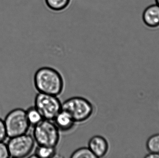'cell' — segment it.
I'll return each instance as SVG.
<instances>
[{
    "instance_id": "6da1fadb",
    "label": "cell",
    "mask_w": 159,
    "mask_h": 158,
    "mask_svg": "<svg viewBox=\"0 0 159 158\" xmlns=\"http://www.w3.org/2000/svg\"><path fill=\"white\" fill-rule=\"evenodd\" d=\"M34 83L38 92L57 96L61 93L64 88L61 74L50 67H43L37 70L34 75Z\"/></svg>"
},
{
    "instance_id": "7a4b0ae2",
    "label": "cell",
    "mask_w": 159,
    "mask_h": 158,
    "mask_svg": "<svg viewBox=\"0 0 159 158\" xmlns=\"http://www.w3.org/2000/svg\"><path fill=\"white\" fill-rule=\"evenodd\" d=\"M60 136V130L53 121L43 119L34 126L33 137L38 146L56 147Z\"/></svg>"
},
{
    "instance_id": "3957f363",
    "label": "cell",
    "mask_w": 159,
    "mask_h": 158,
    "mask_svg": "<svg viewBox=\"0 0 159 158\" xmlns=\"http://www.w3.org/2000/svg\"><path fill=\"white\" fill-rule=\"evenodd\" d=\"M62 110L68 112L76 123L88 120L94 109L92 104L88 99L81 96H73L62 103Z\"/></svg>"
},
{
    "instance_id": "277c9868",
    "label": "cell",
    "mask_w": 159,
    "mask_h": 158,
    "mask_svg": "<svg viewBox=\"0 0 159 158\" xmlns=\"http://www.w3.org/2000/svg\"><path fill=\"white\" fill-rule=\"evenodd\" d=\"M5 126L7 137L9 138L25 134L30 125L26 115V111L21 108L13 109L5 118Z\"/></svg>"
},
{
    "instance_id": "5b68a950",
    "label": "cell",
    "mask_w": 159,
    "mask_h": 158,
    "mask_svg": "<svg viewBox=\"0 0 159 158\" xmlns=\"http://www.w3.org/2000/svg\"><path fill=\"white\" fill-rule=\"evenodd\" d=\"M34 107L43 119L53 121L62 110V103L57 96L38 92L34 99Z\"/></svg>"
},
{
    "instance_id": "8992f818",
    "label": "cell",
    "mask_w": 159,
    "mask_h": 158,
    "mask_svg": "<svg viewBox=\"0 0 159 158\" xmlns=\"http://www.w3.org/2000/svg\"><path fill=\"white\" fill-rule=\"evenodd\" d=\"M10 138L7 144L10 157H26L33 150L35 143L32 135L25 134Z\"/></svg>"
},
{
    "instance_id": "52a82bcc",
    "label": "cell",
    "mask_w": 159,
    "mask_h": 158,
    "mask_svg": "<svg viewBox=\"0 0 159 158\" xmlns=\"http://www.w3.org/2000/svg\"><path fill=\"white\" fill-rule=\"evenodd\" d=\"M88 147L95 157L102 158L107 154L109 145L104 137L101 135H94L89 140Z\"/></svg>"
},
{
    "instance_id": "ba28073f",
    "label": "cell",
    "mask_w": 159,
    "mask_h": 158,
    "mask_svg": "<svg viewBox=\"0 0 159 158\" xmlns=\"http://www.w3.org/2000/svg\"><path fill=\"white\" fill-rule=\"evenodd\" d=\"M54 123L60 131L67 132L74 127L75 122L66 111L61 110L54 119Z\"/></svg>"
},
{
    "instance_id": "9c48e42d",
    "label": "cell",
    "mask_w": 159,
    "mask_h": 158,
    "mask_svg": "<svg viewBox=\"0 0 159 158\" xmlns=\"http://www.w3.org/2000/svg\"><path fill=\"white\" fill-rule=\"evenodd\" d=\"M143 19L145 24L152 28L159 25V6L154 5L148 6L144 12Z\"/></svg>"
},
{
    "instance_id": "30bf717a",
    "label": "cell",
    "mask_w": 159,
    "mask_h": 158,
    "mask_svg": "<svg viewBox=\"0 0 159 158\" xmlns=\"http://www.w3.org/2000/svg\"><path fill=\"white\" fill-rule=\"evenodd\" d=\"M57 154L56 147L38 146L35 150L34 156L39 158L54 157Z\"/></svg>"
},
{
    "instance_id": "8fae6325",
    "label": "cell",
    "mask_w": 159,
    "mask_h": 158,
    "mask_svg": "<svg viewBox=\"0 0 159 158\" xmlns=\"http://www.w3.org/2000/svg\"><path fill=\"white\" fill-rule=\"evenodd\" d=\"M27 119L30 126H34L40 122L43 118L34 107H31L26 111Z\"/></svg>"
},
{
    "instance_id": "7c38bea8",
    "label": "cell",
    "mask_w": 159,
    "mask_h": 158,
    "mask_svg": "<svg viewBox=\"0 0 159 158\" xmlns=\"http://www.w3.org/2000/svg\"><path fill=\"white\" fill-rule=\"evenodd\" d=\"M146 146L150 153L159 154V134L149 137L147 142Z\"/></svg>"
},
{
    "instance_id": "4fadbf2b",
    "label": "cell",
    "mask_w": 159,
    "mask_h": 158,
    "mask_svg": "<svg viewBox=\"0 0 159 158\" xmlns=\"http://www.w3.org/2000/svg\"><path fill=\"white\" fill-rule=\"evenodd\" d=\"M70 0H46L48 6L52 10L59 11L67 7Z\"/></svg>"
},
{
    "instance_id": "5bb4252c",
    "label": "cell",
    "mask_w": 159,
    "mask_h": 158,
    "mask_svg": "<svg viewBox=\"0 0 159 158\" xmlns=\"http://www.w3.org/2000/svg\"><path fill=\"white\" fill-rule=\"evenodd\" d=\"M70 157L72 158H95L88 147H81L74 151Z\"/></svg>"
},
{
    "instance_id": "9a60e30c",
    "label": "cell",
    "mask_w": 159,
    "mask_h": 158,
    "mask_svg": "<svg viewBox=\"0 0 159 158\" xmlns=\"http://www.w3.org/2000/svg\"><path fill=\"white\" fill-rule=\"evenodd\" d=\"M10 157L7 145L2 142H0V158Z\"/></svg>"
},
{
    "instance_id": "2e32d148",
    "label": "cell",
    "mask_w": 159,
    "mask_h": 158,
    "mask_svg": "<svg viewBox=\"0 0 159 158\" xmlns=\"http://www.w3.org/2000/svg\"><path fill=\"white\" fill-rule=\"evenodd\" d=\"M7 137L4 122L0 118V142H3Z\"/></svg>"
},
{
    "instance_id": "e0dca14e",
    "label": "cell",
    "mask_w": 159,
    "mask_h": 158,
    "mask_svg": "<svg viewBox=\"0 0 159 158\" xmlns=\"http://www.w3.org/2000/svg\"><path fill=\"white\" fill-rule=\"evenodd\" d=\"M145 157L146 158H159V154L150 153L146 155Z\"/></svg>"
},
{
    "instance_id": "ac0fdd59",
    "label": "cell",
    "mask_w": 159,
    "mask_h": 158,
    "mask_svg": "<svg viewBox=\"0 0 159 158\" xmlns=\"http://www.w3.org/2000/svg\"><path fill=\"white\" fill-rule=\"evenodd\" d=\"M156 2H157L158 5L159 6V0H156Z\"/></svg>"
}]
</instances>
